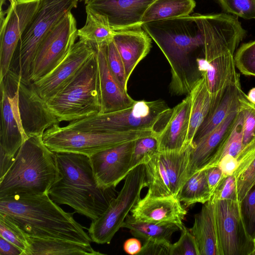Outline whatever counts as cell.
Here are the masks:
<instances>
[{
    "mask_svg": "<svg viewBox=\"0 0 255 255\" xmlns=\"http://www.w3.org/2000/svg\"><path fill=\"white\" fill-rule=\"evenodd\" d=\"M106 57L109 68L122 88L127 91L128 80L122 58L113 40L106 44Z\"/></svg>",
    "mask_w": 255,
    "mask_h": 255,
    "instance_id": "cell-39",
    "label": "cell"
},
{
    "mask_svg": "<svg viewBox=\"0 0 255 255\" xmlns=\"http://www.w3.org/2000/svg\"><path fill=\"white\" fill-rule=\"evenodd\" d=\"M40 0H15L0 20V81L6 75L20 39L37 10Z\"/></svg>",
    "mask_w": 255,
    "mask_h": 255,
    "instance_id": "cell-13",
    "label": "cell"
},
{
    "mask_svg": "<svg viewBox=\"0 0 255 255\" xmlns=\"http://www.w3.org/2000/svg\"><path fill=\"white\" fill-rule=\"evenodd\" d=\"M239 109L233 111L217 127L193 143L190 158L189 177L208 165L220 143L235 122Z\"/></svg>",
    "mask_w": 255,
    "mask_h": 255,
    "instance_id": "cell-22",
    "label": "cell"
},
{
    "mask_svg": "<svg viewBox=\"0 0 255 255\" xmlns=\"http://www.w3.org/2000/svg\"><path fill=\"white\" fill-rule=\"evenodd\" d=\"M207 179L210 190L212 194L225 177L218 166L212 167L205 169Z\"/></svg>",
    "mask_w": 255,
    "mask_h": 255,
    "instance_id": "cell-45",
    "label": "cell"
},
{
    "mask_svg": "<svg viewBox=\"0 0 255 255\" xmlns=\"http://www.w3.org/2000/svg\"><path fill=\"white\" fill-rule=\"evenodd\" d=\"M212 194L207 179L205 169L196 172L184 183L177 197L187 206L197 203L203 204L212 198Z\"/></svg>",
    "mask_w": 255,
    "mask_h": 255,
    "instance_id": "cell-32",
    "label": "cell"
},
{
    "mask_svg": "<svg viewBox=\"0 0 255 255\" xmlns=\"http://www.w3.org/2000/svg\"><path fill=\"white\" fill-rule=\"evenodd\" d=\"M240 209L246 232L255 243V184L240 202Z\"/></svg>",
    "mask_w": 255,
    "mask_h": 255,
    "instance_id": "cell-37",
    "label": "cell"
},
{
    "mask_svg": "<svg viewBox=\"0 0 255 255\" xmlns=\"http://www.w3.org/2000/svg\"><path fill=\"white\" fill-rule=\"evenodd\" d=\"M44 102L59 123L99 114L101 104L96 51L64 88Z\"/></svg>",
    "mask_w": 255,
    "mask_h": 255,
    "instance_id": "cell-5",
    "label": "cell"
},
{
    "mask_svg": "<svg viewBox=\"0 0 255 255\" xmlns=\"http://www.w3.org/2000/svg\"><path fill=\"white\" fill-rule=\"evenodd\" d=\"M252 255H255V250L253 252Z\"/></svg>",
    "mask_w": 255,
    "mask_h": 255,
    "instance_id": "cell-52",
    "label": "cell"
},
{
    "mask_svg": "<svg viewBox=\"0 0 255 255\" xmlns=\"http://www.w3.org/2000/svg\"><path fill=\"white\" fill-rule=\"evenodd\" d=\"M79 0H40L34 16L18 43V73L29 81L37 49L47 34L67 13L77 6Z\"/></svg>",
    "mask_w": 255,
    "mask_h": 255,
    "instance_id": "cell-10",
    "label": "cell"
},
{
    "mask_svg": "<svg viewBox=\"0 0 255 255\" xmlns=\"http://www.w3.org/2000/svg\"><path fill=\"white\" fill-rule=\"evenodd\" d=\"M85 1V4H86L88 2H89L91 0H83Z\"/></svg>",
    "mask_w": 255,
    "mask_h": 255,
    "instance_id": "cell-51",
    "label": "cell"
},
{
    "mask_svg": "<svg viewBox=\"0 0 255 255\" xmlns=\"http://www.w3.org/2000/svg\"><path fill=\"white\" fill-rule=\"evenodd\" d=\"M74 213L62 210L48 194L0 199V214L29 237L60 239L90 245L92 240Z\"/></svg>",
    "mask_w": 255,
    "mask_h": 255,
    "instance_id": "cell-2",
    "label": "cell"
},
{
    "mask_svg": "<svg viewBox=\"0 0 255 255\" xmlns=\"http://www.w3.org/2000/svg\"><path fill=\"white\" fill-rule=\"evenodd\" d=\"M157 133L151 130L96 132L67 128L56 124L42 135L44 144L54 152L80 154L88 157L140 137Z\"/></svg>",
    "mask_w": 255,
    "mask_h": 255,
    "instance_id": "cell-7",
    "label": "cell"
},
{
    "mask_svg": "<svg viewBox=\"0 0 255 255\" xmlns=\"http://www.w3.org/2000/svg\"><path fill=\"white\" fill-rule=\"evenodd\" d=\"M191 110V97L186 95L172 108L171 115L157 135L158 152L180 151L189 144L187 141Z\"/></svg>",
    "mask_w": 255,
    "mask_h": 255,
    "instance_id": "cell-19",
    "label": "cell"
},
{
    "mask_svg": "<svg viewBox=\"0 0 255 255\" xmlns=\"http://www.w3.org/2000/svg\"><path fill=\"white\" fill-rule=\"evenodd\" d=\"M0 255H23V252L15 245L0 236Z\"/></svg>",
    "mask_w": 255,
    "mask_h": 255,
    "instance_id": "cell-47",
    "label": "cell"
},
{
    "mask_svg": "<svg viewBox=\"0 0 255 255\" xmlns=\"http://www.w3.org/2000/svg\"><path fill=\"white\" fill-rule=\"evenodd\" d=\"M189 94L191 97V110L187 141L189 144H193L198 128L209 112L212 97L203 77L196 82Z\"/></svg>",
    "mask_w": 255,
    "mask_h": 255,
    "instance_id": "cell-29",
    "label": "cell"
},
{
    "mask_svg": "<svg viewBox=\"0 0 255 255\" xmlns=\"http://www.w3.org/2000/svg\"><path fill=\"white\" fill-rule=\"evenodd\" d=\"M243 114L239 109L235 123L204 169L218 166L220 159L225 155H231L237 158L243 148Z\"/></svg>",
    "mask_w": 255,
    "mask_h": 255,
    "instance_id": "cell-33",
    "label": "cell"
},
{
    "mask_svg": "<svg viewBox=\"0 0 255 255\" xmlns=\"http://www.w3.org/2000/svg\"><path fill=\"white\" fill-rule=\"evenodd\" d=\"M189 230L195 239L199 255H221L212 198L195 215L193 225Z\"/></svg>",
    "mask_w": 255,
    "mask_h": 255,
    "instance_id": "cell-23",
    "label": "cell"
},
{
    "mask_svg": "<svg viewBox=\"0 0 255 255\" xmlns=\"http://www.w3.org/2000/svg\"><path fill=\"white\" fill-rule=\"evenodd\" d=\"M239 109L244 116L243 147L255 138V103L251 102L243 90L239 97Z\"/></svg>",
    "mask_w": 255,
    "mask_h": 255,
    "instance_id": "cell-36",
    "label": "cell"
},
{
    "mask_svg": "<svg viewBox=\"0 0 255 255\" xmlns=\"http://www.w3.org/2000/svg\"><path fill=\"white\" fill-rule=\"evenodd\" d=\"M18 108L22 127L28 137L42 136L47 129L60 123L47 110L43 100L35 91L30 81L20 80Z\"/></svg>",
    "mask_w": 255,
    "mask_h": 255,
    "instance_id": "cell-16",
    "label": "cell"
},
{
    "mask_svg": "<svg viewBox=\"0 0 255 255\" xmlns=\"http://www.w3.org/2000/svg\"><path fill=\"white\" fill-rule=\"evenodd\" d=\"M136 220L148 223H172L181 231L187 211L177 197H153L146 195L131 210Z\"/></svg>",
    "mask_w": 255,
    "mask_h": 255,
    "instance_id": "cell-17",
    "label": "cell"
},
{
    "mask_svg": "<svg viewBox=\"0 0 255 255\" xmlns=\"http://www.w3.org/2000/svg\"><path fill=\"white\" fill-rule=\"evenodd\" d=\"M95 52L93 45L79 39L52 70L31 83L34 90L44 102L46 101L64 88Z\"/></svg>",
    "mask_w": 255,
    "mask_h": 255,
    "instance_id": "cell-14",
    "label": "cell"
},
{
    "mask_svg": "<svg viewBox=\"0 0 255 255\" xmlns=\"http://www.w3.org/2000/svg\"><path fill=\"white\" fill-rule=\"evenodd\" d=\"M247 95L251 102L255 103V87L252 88Z\"/></svg>",
    "mask_w": 255,
    "mask_h": 255,
    "instance_id": "cell-49",
    "label": "cell"
},
{
    "mask_svg": "<svg viewBox=\"0 0 255 255\" xmlns=\"http://www.w3.org/2000/svg\"><path fill=\"white\" fill-rule=\"evenodd\" d=\"M238 165L237 158L231 155L223 156L220 160L218 166L221 169L225 177L234 175Z\"/></svg>",
    "mask_w": 255,
    "mask_h": 255,
    "instance_id": "cell-46",
    "label": "cell"
},
{
    "mask_svg": "<svg viewBox=\"0 0 255 255\" xmlns=\"http://www.w3.org/2000/svg\"><path fill=\"white\" fill-rule=\"evenodd\" d=\"M134 140L101 151L89 157L95 178L101 188H115L132 170L131 162Z\"/></svg>",
    "mask_w": 255,
    "mask_h": 255,
    "instance_id": "cell-15",
    "label": "cell"
},
{
    "mask_svg": "<svg viewBox=\"0 0 255 255\" xmlns=\"http://www.w3.org/2000/svg\"><path fill=\"white\" fill-rule=\"evenodd\" d=\"M86 12V23L77 31L80 39L94 47L112 41L117 31L110 25L107 18L87 6Z\"/></svg>",
    "mask_w": 255,
    "mask_h": 255,
    "instance_id": "cell-27",
    "label": "cell"
},
{
    "mask_svg": "<svg viewBox=\"0 0 255 255\" xmlns=\"http://www.w3.org/2000/svg\"><path fill=\"white\" fill-rule=\"evenodd\" d=\"M57 175L54 152L44 144L42 136H29L0 179V199L48 194Z\"/></svg>",
    "mask_w": 255,
    "mask_h": 255,
    "instance_id": "cell-4",
    "label": "cell"
},
{
    "mask_svg": "<svg viewBox=\"0 0 255 255\" xmlns=\"http://www.w3.org/2000/svg\"><path fill=\"white\" fill-rule=\"evenodd\" d=\"M237 198L241 202L255 184V157L242 173L236 178Z\"/></svg>",
    "mask_w": 255,
    "mask_h": 255,
    "instance_id": "cell-42",
    "label": "cell"
},
{
    "mask_svg": "<svg viewBox=\"0 0 255 255\" xmlns=\"http://www.w3.org/2000/svg\"><path fill=\"white\" fill-rule=\"evenodd\" d=\"M195 6V0H154L144 12L141 22L185 17L191 14Z\"/></svg>",
    "mask_w": 255,
    "mask_h": 255,
    "instance_id": "cell-28",
    "label": "cell"
},
{
    "mask_svg": "<svg viewBox=\"0 0 255 255\" xmlns=\"http://www.w3.org/2000/svg\"><path fill=\"white\" fill-rule=\"evenodd\" d=\"M172 108L161 99L135 101L126 109L95 114L69 122L67 128L96 132L151 130L159 133L168 121Z\"/></svg>",
    "mask_w": 255,
    "mask_h": 255,
    "instance_id": "cell-6",
    "label": "cell"
},
{
    "mask_svg": "<svg viewBox=\"0 0 255 255\" xmlns=\"http://www.w3.org/2000/svg\"><path fill=\"white\" fill-rule=\"evenodd\" d=\"M0 236L21 250L23 255H27L30 249L29 237L1 214H0Z\"/></svg>",
    "mask_w": 255,
    "mask_h": 255,
    "instance_id": "cell-35",
    "label": "cell"
},
{
    "mask_svg": "<svg viewBox=\"0 0 255 255\" xmlns=\"http://www.w3.org/2000/svg\"><path fill=\"white\" fill-rule=\"evenodd\" d=\"M179 240L171 244L169 255H199L195 239L185 226Z\"/></svg>",
    "mask_w": 255,
    "mask_h": 255,
    "instance_id": "cell-41",
    "label": "cell"
},
{
    "mask_svg": "<svg viewBox=\"0 0 255 255\" xmlns=\"http://www.w3.org/2000/svg\"><path fill=\"white\" fill-rule=\"evenodd\" d=\"M234 60L242 74L255 77V40L242 44L236 50Z\"/></svg>",
    "mask_w": 255,
    "mask_h": 255,
    "instance_id": "cell-38",
    "label": "cell"
},
{
    "mask_svg": "<svg viewBox=\"0 0 255 255\" xmlns=\"http://www.w3.org/2000/svg\"><path fill=\"white\" fill-rule=\"evenodd\" d=\"M10 2V3H12L15 0H8ZM5 0H0V8H2V4H4V3L5 2Z\"/></svg>",
    "mask_w": 255,
    "mask_h": 255,
    "instance_id": "cell-50",
    "label": "cell"
},
{
    "mask_svg": "<svg viewBox=\"0 0 255 255\" xmlns=\"http://www.w3.org/2000/svg\"><path fill=\"white\" fill-rule=\"evenodd\" d=\"M226 13L246 19H255V0H216Z\"/></svg>",
    "mask_w": 255,
    "mask_h": 255,
    "instance_id": "cell-40",
    "label": "cell"
},
{
    "mask_svg": "<svg viewBox=\"0 0 255 255\" xmlns=\"http://www.w3.org/2000/svg\"><path fill=\"white\" fill-rule=\"evenodd\" d=\"M106 44L95 46L100 82L101 110L99 114L115 112L130 107L135 102L111 73L107 62Z\"/></svg>",
    "mask_w": 255,
    "mask_h": 255,
    "instance_id": "cell-20",
    "label": "cell"
},
{
    "mask_svg": "<svg viewBox=\"0 0 255 255\" xmlns=\"http://www.w3.org/2000/svg\"><path fill=\"white\" fill-rule=\"evenodd\" d=\"M146 187L145 166L132 169L125 178L122 188L110 201L106 209L88 229L92 240L98 244H110L116 233L122 228L129 212L140 199L142 189Z\"/></svg>",
    "mask_w": 255,
    "mask_h": 255,
    "instance_id": "cell-9",
    "label": "cell"
},
{
    "mask_svg": "<svg viewBox=\"0 0 255 255\" xmlns=\"http://www.w3.org/2000/svg\"><path fill=\"white\" fill-rule=\"evenodd\" d=\"M76 20L67 13L53 27L39 45L29 77L33 82L52 70L64 58L78 37Z\"/></svg>",
    "mask_w": 255,
    "mask_h": 255,
    "instance_id": "cell-11",
    "label": "cell"
},
{
    "mask_svg": "<svg viewBox=\"0 0 255 255\" xmlns=\"http://www.w3.org/2000/svg\"><path fill=\"white\" fill-rule=\"evenodd\" d=\"M144 166L146 187L148 188L146 194L153 197L173 196L168 176L159 152Z\"/></svg>",
    "mask_w": 255,
    "mask_h": 255,
    "instance_id": "cell-31",
    "label": "cell"
},
{
    "mask_svg": "<svg viewBox=\"0 0 255 255\" xmlns=\"http://www.w3.org/2000/svg\"><path fill=\"white\" fill-rule=\"evenodd\" d=\"M19 73L10 67L0 81V179L8 170L23 142L28 137L23 130L18 108Z\"/></svg>",
    "mask_w": 255,
    "mask_h": 255,
    "instance_id": "cell-8",
    "label": "cell"
},
{
    "mask_svg": "<svg viewBox=\"0 0 255 255\" xmlns=\"http://www.w3.org/2000/svg\"><path fill=\"white\" fill-rule=\"evenodd\" d=\"M212 198L221 255H252L255 250V243L246 232L240 202Z\"/></svg>",
    "mask_w": 255,
    "mask_h": 255,
    "instance_id": "cell-12",
    "label": "cell"
},
{
    "mask_svg": "<svg viewBox=\"0 0 255 255\" xmlns=\"http://www.w3.org/2000/svg\"><path fill=\"white\" fill-rule=\"evenodd\" d=\"M157 133L140 137L134 140L131 167L147 163L158 152Z\"/></svg>",
    "mask_w": 255,
    "mask_h": 255,
    "instance_id": "cell-34",
    "label": "cell"
},
{
    "mask_svg": "<svg viewBox=\"0 0 255 255\" xmlns=\"http://www.w3.org/2000/svg\"><path fill=\"white\" fill-rule=\"evenodd\" d=\"M212 197L215 200H238L236 178L234 175L224 177L215 190Z\"/></svg>",
    "mask_w": 255,
    "mask_h": 255,
    "instance_id": "cell-43",
    "label": "cell"
},
{
    "mask_svg": "<svg viewBox=\"0 0 255 255\" xmlns=\"http://www.w3.org/2000/svg\"><path fill=\"white\" fill-rule=\"evenodd\" d=\"M140 241L135 238L127 240L124 244V250L128 254L130 255H138L142 249Z\"/></svg>",
    "mask_w": 255,
    "mask_h": 255,
    "instance_id": "cell-48",
    "label": "cell"
},
{
    "mask_svg": "<svg viewBox=\"0 0 255 255\" xmlns=\"http://www.w3.org/2000/svg\"><path fill=\"white\" fill-rule=\"evenodd\" d=\"M113 41L124 65L128 80L137 65L149 53L151 38L142 26L118 31Z\"/></svg>",
    "mask_w": 255,
    "mask_h": 255,
    "instance_id": "cell-21",
    "label": "cell"
},
{
    "mask_svg": "<svg viewBox=\"0 0 255 255\" xmlns=\"http://www.w3.org/2000/svg\"><path fill=\"white\" fill-rule=\"evenodd\" d=\"M193 147L192 144L180 151L159 152L168 176L171 192L175 197L189 178V165Z\"/></svg>",
    "mask_w": 255,
    "mask_h": 255,
    "instance_id": "cell-26",
    "label": "cell"
},
{
    "mask_svg": "<svg viewBox=\"0 0 255 255\" xmlns=\"http://www.w3.org/2000/svg\"><path fill=\"white\" fill-rule=\"evenodd\" d=\"M188 16L196 23L203 36L201 55L196 60L212 97L210 113L218 106L228 86L240 80L234 54L247 32L239 17L226 12L195 13Z\"/></svg>",
    "mask_w": 255,
    "mask_h": 255,
    "instance_id": "cell-1",
    "label": "cell"
},
{
    "mask_svg": "<svg viewBox=\"0 0 255 255\" xmlns=\"http://www.w3.org/2000/svg\"><path fill=\"white\" fill-rule=\"evenodd\" d=\"M122 228L128 229L135 238L145 241L171 243L172 235L180 231L179 227L172 223H153L140 221L128 215Z\"/></svg>",
    "mask_w": 255,
    "mask_h": 255,
    "instance_id": "cell-30",
    "label": "cell"
},
{
    "mask_svg": "<svg viewBox=\"0 0 255 255\" xmlns=\"http://www.w3.org/2000/svg\"><path fill=\"white\" fill-rule=\"evenodd\" d=\"M171 243L145 241L138 255H169Z\"/></svg>",
    "mask_w": 255,
    "mask_h": 255,
    "instance_id": "cell-44",
    "label": "cell"
},
{
    "mask_svg": "<svg viewBox=\"0 0 255 255\" xmlns=\"http://www.w3.org/2000/svg\"><path fill=\"white\" fill-rule=\"evenodd\" d=\"M242 91L240 80L228 86L218 106L208 114L200 126L193 144L217 127L231 113L239 109V97Z\"/></svg>",
    "mask_w": 255,
    "mask_h": 255,
    "instance_id": "cell-24",
    "label": "cell"
},
{
    "mask_svg": "<svg viewBox=\"0 0 255 255\" xmlns=\"http://www.w3.org/2000/svg\"><path fill=\"white\" fill-rule=\"evenodd\" d=\"M54 155L57 175L48 191L50 198L92 220L98 219L114 198V188L105 189L98 185L89 157L66 152Z\"/></svg>",
    "mask_w": 255,
    "mask_h": 255,
    "instance_id": "cell-3",
    "label": "cell"
},
{
    "mask_svg": "<svg viewBox=\"0 0 255 255\" xmlns=\"http://www.w3.org/2000/svg\"><path fill=\"white\" fill-rule=\"evenodd\" d=\"M30 249L27 255H104L86 245L60 239L28 238Z\"/></svg>",
    "mask_w": 255,
    "mask_h": 255,
    "instance_id": "cell-25",
    "label": "cell"
},
{
    "mask_svg": "<svg viewBox=\"0 0 255 255\" xmlns=\"http://www.w3.org/2000/svg\"><path fill=\"white\" fill-rule=\"evenodd\" d=\"M154 0H91L86 6L105 16L117 31L142 26V16Z\"/></svg>",
    "mask_w": 255,
    "mask_h": 255,
    "instance_id": "cell-18",
    "label": "cell"
}]
</instances>
